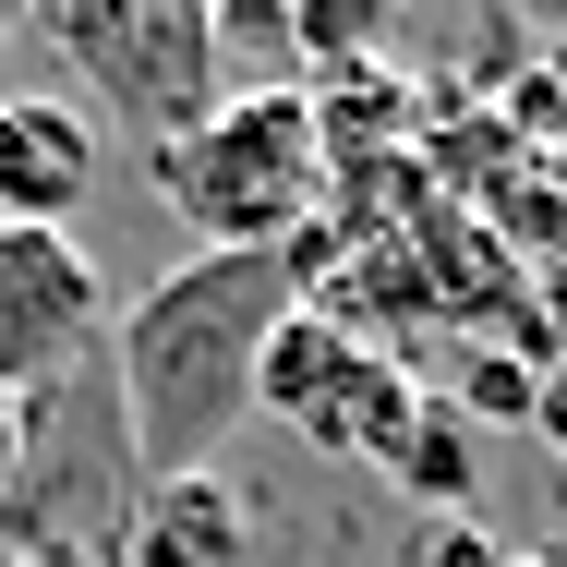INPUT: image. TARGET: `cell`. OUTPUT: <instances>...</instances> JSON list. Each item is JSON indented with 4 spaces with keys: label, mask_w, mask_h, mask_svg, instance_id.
<instances>
[{
    "label": "cell",
    "mask_w": 567,
    "mask_h": 567,
    "mask_svg": "<svg viewBox=\"0 0 567 567\" xmlns=\"http://www.w3.org/2000/svg\"><path fill=\"white\" fill-rule=\"evenodd\" d=\"M290 254H182L110 339L121 435L145 458V483L218 471V447L254 423V362L290 315Z\"/></svg>",
    "instance_id": "6da1fadb"
},
{
    "label": "cell",
    "mask_w": 567,
    "mask_h": 567,
    "mask_svg": "<svg viewBox=\"0 0 567 567\" xmlns=\"http://www.w3.org/2000/svg\"><path fill=\"white\" fill-rule=\"evenodd\" d=\"M157 206L194 229V254H290L327 218V157H315V97L302 85H229L218 110L169 145H145Z\"/></svg>",
    "instance_id": "7a4b0ae2"
},
{
    "label": "cell",
    "mask_w": 567,
    "mask_h": 567,
    "mask_svg": "<svg viewBox=\"0 0 567 567\" xmlns=\"http://www.w3.org/2000/svg\"><path fill=\"white\" fill-rule=\"evenodd\" d=\"M133 507H145V458L121 435V386L110 374L37 386L12 495H0V556L12 567H121Z\"/></svg>",
    "instance_id": "3957f363"
},
{
    "label": "cell",
    "mask_w": 567,
    "mask_h": 567,
    "mask_svg": "<svg viewBox=\"0 0 567 567\" xmlns=\"http://www.w3.org/2000/svg\"><path fill=\"white\" fill-rule=\"evenodd\" d=\"M37 37L85 73V97H110L133 121V145H169V133H194L229 97L206 0H49Z\"/></svg>",
    "instance_id": "277c9868"
},
{
    "label": "cell",
    "mask_w": 567,
    "mask_h": 567,
    "mask_svg": "<svg viewBox=\"0 0 567 567\" xmlns=\"http://www.w3.org/2000/svg\"><path fill=\"white\" fill-rule=\"evenodd\" d=\"M97 315H110V290H97V254L73 229H0V399L85 374Z\"/></svg>",
    "instance_id": "5b68a950"
},
{
    "label": "cell",
    "mask_w": 567,
    "mask_h": 567,
    "mask_svg": "<svg viewBox=\"0 0 567 567\" xmlns=\"http://www.w3.org/2000/svg\"><path fill=\"white\" fill-rule=\"evenodd\" d=\"M423 399H435V386H423V374H411L386 339H350V350H339V374L315 386V411H302L290 435H302L315 458H350V471H374V483H386V458L411 447Z\"/></svg>",
    "instance_id": "8992f818"
},
{
    "label": "cell",
    "mask_w": 567,
    "mask_h": 567,
    "mask_svg": "<svg viewBox=\"0 0 567 567\" xmlns=\"http://www.w3.org/2000/svg\"><path fill=\"white\" fill-rule=\"evenodd\" d=\"M85 194H97V121L73 97L0 85V229H61Z\"/></svg>",
    "instance_id": "52a82bcc"
},
{
    "label": "cell",
    "mask_w": 567,
    "mask_h": 567,
    "mask_svg": "<svg viewBox=\"0 0 567 567\" xmlns=\"http://www.w3.org/2000/svg\"><path fill=\"white\" fill-rule=\"evenodd\" d=\"M121 567H254V507H241V483H229V471L145 483Z\"/></svg>",
    "instance_id": "ba28073f"
},
{
    "label": "cell",
    "mask_w": 567,
    "mask_h": 567,
    "mask_svg": "<svg viewBox=\"0 0 567 567\" xmlns=\"http://www.w3.org/2000/svg\"><path fill=\"white\" fill-rule=\"evenodd\" d=\"M302 97H315V157H327V182L411 157V133H423V85H411V73H386V61L327 73V85H302Z\"/></svg>",
    "instance_id": "9c48e42d"
},
{
    "label": "cell",
    "mask_w": 567,
    "mask_h": 567,
    "mask_svg": "<svg viewBox=\"0 0 567 567\" xmlns=\"http://www.w3.org/2000/svg\"><path fill=\"white\" fill-rule=\"evenodd\" d=\"M339 350H350L339 315L290 302V315H278V339H266V362H254V411H266V423H302V411H315V386L339 374Z\"/></svg>",
    "instance_id": "30bf717a"
},
{
    "label": "cell",
    "mask_w": 567,
    "mask_h": 567,
    "mask_svg": "<svg viewBox=\"0 0 567 567\" xmlns=\"http://www.w3.org/2000/svg\"><path fill=\"white\" fill-rule=\"evenodd\" d=\"M386 483H399L423 519H471V483H483V471H471V423H458L447 399H423V423H411V447L386 458Z\"/></svg>",
    "instance_id": "8fae6325"
},
{
    "label": "cell",
    "mask_w": 567,
    "mask_h": 567,
    "mask_svg": "<svg viewBox=\"0 0 567 567\" xmlns=\"http://www.w3.org/2000/svg\"><path fill=\"white\" fill-rule=\"evenodd\" d=\"M532 386H544V374H532V362H519V350H471V362H458V386H435V399H447L458 423H532Z\"/></svg>",
    "instance_id": "7c38bea8"
},
{
    "label": "cell",
    "mask_w": 567,
    "mask_h": 567,
    "mask_svg": "<svg viewBox=\"0 0 567 567\" xmlns=\"http://www.w3.org/2000/svg\"><path fill=\"white\" fill-rule=\"evenodd\" d=\"M411 567H507V544H495L483 519H423V532H411Z\"/></svg>",
    "instance_id": "4fadbf2b"
},
{
    "label": "cell",
    "mask_w": 567,
    "mask_h": 567,
    "mask_svg": "<svg viewBox=\"0 0 567 567\" xmlns=\"http://www.w3.org/2000/svg\"><path fill=\"white\" fill-rule=\"evenodd\" d=\"M532 435H544V447L567 458V350L544 362V386H532Z\"/></svg>",
    "instance_id": "5bb4252c"
},
{
    "label": "cell",
    "mask_w": 567,
    "mask_h": 567,
    "mask_svg": "<svg viewBox=\"0 0 567 567\" xmlns=\"http://www.w3.org/2000/svg\"><path fill=\"white\" fill-rule=\"evenodd\" d=\"M12 458H24V399H0V495H12Z\"/></svg>",
    "instance_id": "9a60e30c"
},
{
    "label": "cell",
    "mask_w": 567,
    "mask_h": 567,
    "mask_svg": "<svg viewBox=\"0 0 567 567\" xmlns=\"http://www.w3.org/2000/svg\"><path fill=\"white\" fill-rule=\"evenodd\" d=\"M507 567H567V556H507Z\"/></svg>",
    "instance_id": "2e32d148"
},
{
    "label": "cell",
    "mask_w": 567,
    "mask_h": 567,
    "mask_svg": "<svg viewBox=\"0 0 567 567\" xmlns=\"http://www.w3.org/2000/svg\"><path fill=\"white\" fill-rule=\"evenodd\" d=\"M0 567H12V556H0Z\"/></svg>",
    "instance_id": "e0dca14e"
}]
</instances>
